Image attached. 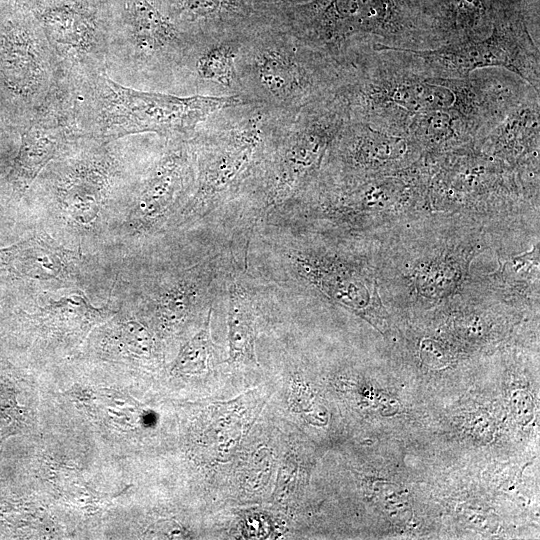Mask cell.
<instances>
[{
	"instance_id": "obj_1",
	"label": "cell",
	"mask_w": 540,
	"mask_h": 540,
	"mask_svg": "<svg viewBox=\"0 0 540 540\" xmlns=\"http://www.w3.org/2000/svg\"><path fill=\"white\" fill-rule=\"evenodd\" d=\"M289 115L250 102L223 108L205 120L192 136L196 181L178 222L200 219L241 193L252 194Z\"/></svg>"
},
{
	"instance_id": "obj_2",
	"label": "cell",
	"mask_w": 540,
	"mask_h": 540,
	"mask_svg": "<svg viewBox=\"0 0 540 540\" xmlns=\"http://www.w3.org/2000/svg\"><path fill=\"white\" fill-rule=\"evenodd\" d=\"M240 96L286 113L334 94L345 67L274 15L248 28L236 60Z\"/></svg>"
},
{
	"instance_id": "obj_3",
	"label": "cell",
	"mask_w": 540,
	"mask_h": 540,
	"mask_svg": "<svg viewBox=\"0 0 540 540\" xmlns=\"http://www.w3.org/2000/svg\"><path fill=\"white\" fill-rule=\"evenodd\" d=\"M84 137L114 142L129 135L155 133L164 139L191 138L213 113L250 103L242 96L175 95L124 86L107 71L75 86Z\"/></svg>"
},
{
	"instance_id": "obj_4",
	"label": "cell",
	"mask_w": 540,
	"mask_h": 540,
	"mask_svg": "<svg viewBox=\"0 0 540 540\" xmlns=\"http://www.w3.org/2000/svg\"><path fill=\"white\" fill-rule=\"evenodd\" d=\"M279 17L301 38L340 64L357 48L374 45L425 49L406 0H308Z\"/></svg>"
},
{
	"instance_id": "obj_5",
	"label": "cell",
	"mask_w": 540,
	"mask_h": 540,
	"mask_svg": "<svg viewBox=\"0 0 540 540\" xmlns=\"http://www.w3.org/2000/svg\"><path fill=\"white\" fill-rule=\"evenodd\" d=\"M348 120V108L337 92L287 117L252 193L257 218H267L317 181L334 139Z\"/></svg>"
},
{
	"instance_id": "obj_6",
	"label": "cell",
	"mask_w": 540,
	"mask_h": 540,
	"mask_svg": "<svg viewBox=\"0 0 540 540\" xmlns=\"http://www.w3.org/2000/svg\"><path fill=\"white\" fill-rule=\"evenodd\" d=\"M61 80L42 26L25 0L0 3V118L23 127Z\"/></svg>"
},
{
	"instance_id": "obj_7",
	"label": "cell",
	"mask_w": 540,
	"mask_h": 540,
	"mask_svg": "<svg viewBox=\"0 0 540 540\" xmlns=\"http://www.w3.org/2000/svg\"><path fill=\"white\" fill-rule=\"evenodd\" d=\"M108 71L129 77L167 78L184 71L197 41L165 11L159 0H121L108 19Z\"/></svg>"
},
{
	"instance_id": "obj_8",
	"label": "cell",
	"mask_w": 540,
	"mask_h": 540,
	"mask_svg": "<svg viewBox=\"0 0 540 540\" xmlns=\"http://www.w3.org/2000/svg\"><path fill=\"white\" fill-rule=\"evenodd\" d=\"M529 13L520 6L503 10L486 37L432 49H406L430 77L467 78L476 70L502 68L540 91L538 44L528 27Z\"/></svg>"
},
{
	"instance_id": "obj_9",
	"label": "cell",
	"mask_w": 540,
	"mask_h": 540,
	"mask_svg": "<svg viewBox=\"0 0 540 540\" xmlns=\"http://www.w3.org/2000/svg\"><path fill=\"white\" fill-rule=\"evenodd\" d=\"M40 22L61 79L108 72L107 16L92 0H25Z\"/></svg>"
},
{
	"instance_id": "obj_10",
	"label": "cell",
	"mask_w": 540,
	"mask_h": 540,
	"mask_svg": "<svg viewBox=\"0 0 540 540\" xmlns=\"http://www.w3.org/2000/svg\"><path fill=\"white\" fill-rule=\"evenodd\" d=\"M21 129L19 150L6 176L12 193L18 198L68 144L84 137L79 124L75 86L60 80Z\"/></svg>"
},
{
	"instance_id": "obj_11",
	"label": "cell",
	"mask_w": 540,
	"mask_h": 540,
	"mask_svg": "<svg viewBox=\"0 0 540 540\" xmlns=\"http://www.w3.org/2000/svg\"><path fill=\"white\" fill-rule=\"evenodd\" d=\"M111 143L78 138L59 153L61 158L56 156L50 170L51 193L81 223L93 220L118 178L119 162Z\"/></svg>"
},
{
	"instance_id": "obj_12",
	"label": "cell",
	"mask_w": 540,
	"mask_h": 540,
	"mask_svg": "<svg viewBox=\"0 0 540 540\" xmlns=\"http://www.w3.org/2000/svg\"><path fill=\"white\" fill-rule=\"evenodd\" d=\"M196 181L192 137L165 139L158 158L147 170L129 211L132 229H159L191 197Z\"/></svg>"
},
{
	"instance_id": "obj_13",
	"label": "cell",
	"mask_w": 540,
	"mask_h": 540,
	"mask_svg": "<svg viewBox=\"0 0 540 540\" xmlns=\"http://www.w3.org/2000/svg\"><path fill=\"white\" fill-rule=\"evenodd\" d=\"M420 150L406 136L349 119L334 139L320 174L335 180L377 177L410 162ZM323 170V169H322Z\"/></svg>"
},
{
	"instance_id": "obj_14",
	"label": "cell",
	"mask_w": 540,
	"mask_h": 540,
	"mask_svg": "<svg viewBox=\"0 0 540 540\" xmlns=\"http://www.w3.org/2000/svg\"><path fill=\"white\" fill-rule=\"evenodd\" d=\"M426 49L480 40L492 30L505 9L521 6V0H406Z\"/></svg>"
},
{
	"instance_id": "obj_15",
	"label": "cell",
	"mask_w": 540,
	"mask_h": 540,
	"mask_svg": "<svg viewBox=\"0 0 540 540\" xmlns=\"http://www.w3.org/2000/svg\"><path fill=\"white\" fill-rule=\"evenodd\" d=\"M512 73L487 71L467 78H440L454 95L451 106L483 137L534 89ZM535 91V90H534Z\"/></svg>"
},
{
	"instance_id": "obj_16",
	"label": "cell",
	"mask_w": 540,
	"mask_h": 540,
	"mask_svg": "<svg viewBox=\"0 0 540 540\" xmlns=\"http://www.w3.org/2000/svg\"><path fill=\"white\" fill-rule=\"evenodd\" d=\"M291 275L343 307L358 313L371 301L369 283L354 265L307 247L288 246L282 251Z\"/></svg>"
},
{
	"instance_id": "obj_17",
	"label": "cell",
	"mask_w": 540,
	"mask_h": 540,
	"mask_svg": "<svg viewBox=\"0 0 540 540\" xmlns=\"http://www.w3.org/2000/svg\"><path fill=\"white\" fill-rule=\"evenodd\" d=\"M172 19L197 42L243 32L273 16L249 0H159Z\"/></svg>"
},
{
	"instance_id": "obj_18",
	"label": "cell",
	"mask_w": 540,
	"mask_h": 540,
	"mask_svg": "<svg viewBox=\"0 0 540 540\" xmlns=\"http://www.w3.org/2000/svg\"><path fill=\"white\" fill-rule=\"evenodd\" d=\"M219 259L220 255L204 258L161 281L151 291L160 320L170 325L183 322L208 301L218 275Z\"/></svg>"
},
{
	"instance_id": "obj_19",
	"label": "cell",
	"mask_w": 540,
	"mask_h": 540,
	"mask_svg": "<svg viewBox=\"0 0 540 540\" xmlns=\"http://www.w3.org/2000/svg\"><path fill=\"white\" fill-rule=\"evenodd\" d=\"M76 252L65 249L45 233L0 249V270L41 281H67L77 269Z\"/></svg>"
},
{
	"instance_id": "obj_20",
	"label": "cell",
	"mask_w": 540,
	"mask_h": 540,
	"mask_svg": "<svg viewBox=\"0 0 540 540\" xmlns=\"http://www.w3.org/2000/svg\"><path fill=\"white\" fill-rule=\"evenodd\" d=\"M539 93L532 91L503 121L479 138L474 147L502 161L538 158Z\"/></svg>"
},
{
	"instance_id": "obj_21",
	"label": "cell",
	"mask_w": 540,
	"mask_h": 540,
	"mask_svg": "<svg viewBox=\"0 0 540 540\" xmlns=\"http://www.w3.org/2000/svg\"><path fill=\"white\" fill-rule=\"evenodd\" d=\"M404 135L420 152L431 155L471 147L477 138L468 122L451 107L412 115Z\"/></svg>"
},
{
	"instance_id": "obj_22",
	"label": "cell",
	"mask_w": 540,
	"mask_h": 540,
	"mask_svg": "<svg viewBox=\"0 0 540 540\" xmlns=\"http://www.w3.org/2000/svg\"><path fill=\"white\" fill-rule=\"evenodd\" d=\"M227 327L228 362L257 365V306L254 291L242 274L233 272L228 278Z\"/></svg>"
},
{
	"instance_id": "obj_23",
	"label": "cell",
	"mask_w": 540,
	"mask_h": 540,
	"mask_svg": "<svg viewBox=\"0 0 540 540\" xmlns=\"http://www.w3.org/2000/svg\"><path fill=\"white\" fill-rule=\"evenodd\" d=\"M245 31L197 42L184 71L189 70L197 82L226 91L227 96H240L236 60Z\"/></svg>"
},
{
	"instance_id": "obj_24",
	"label": "cell",
	"mask_w": 540,
	"mask_h": 540,
	"mask_svg": "<svg viewBox=\"0 0 540 540\" xmlns=\"http://www.w3.org/2000/svg\"><path fill=\"white\" fill-rule=\"evenodd\" d=\"M48 298L39 307L35 318L45 329L56 334H68L84 340L93 326L100 324L108 312L94 307L86 296L70 291Z\"/></svg>"
},
{
	"instance_id": "obj_25",
	"label": "cell",
	"mask_w": 540,
	"mask_h": 540,
	"mask_svg": "<svg viewBox=\"0 0 540 540\" xmlns=\"http://www.w3.org/2000/svg\"><path fill=\"white\" fill-rule=\"evenodd\" d=\"M211 310L202 328L181 348L174 360L171 372L176 375H200L209 368L214 344L210 333Z\"/></svg>"
},
{
	"instance_id": "obj_26",
	"label": "cell",
	"mask_w": 540,
	"mask_h": 540,
	"mask_svg": "<svg viewBox=\"0 0 540 540\" xmlns=\"http://www.w3.org/2000/svg\"><path fill=\"white\" fill-rule=\"evenodd\" d=\"M262 11L277 14L285 8L308 0H249Z\"/></svg>"
},
{
	"instance_id": "obj_27",
	"label": "cell",
	"mask_w": 540,
	"mask_h": 540,
	"mask_svg": "<svg viewBox=\"0 0 540 540\" xmlns=\"http://www.w3.org/2000/svg\"><path fill=\"white\" fill-rule=\"evenodd\" d=\"M156 534L163 538H178L182 535L180 527L175 522H162L155 524Z\"/></svg>"
},
{
	"instance_id": "obj_28",
	"label": "cell",
	"mask_w": 540,
	"mask_h": 540,
	"mask_svg": "<svg viewBox=\"0 0 540 540\" xmlns=\"http://www.w3.org/2000/svg\"><path fill=\"white\" fill-rule=\"evenodd\" d=\"M527 8L539 17V0H521Z\"/></svg>"
},
{
	"instance_id": "obj_29",
	"label": "cell",
	"mask_w": 540,
	"mask_h": 540,
	"mask_svg": "<svg viewBox=\"0 0 540 540\" xmlns=\"http://www.w3.org/2000/svg\"><path fill=\"white\" fill-rule=\"evenodd\" d=\"M8 167V159L5 156L0 155V174Z\"/></svg>"
},
{
	"instance_id": "obj_30",
	"label": "cell",
	"mask_w": 540,
	"mask_h": 540,
	"mask_svg": "<svg viewBox=\"0 0 540 540\" xmlns=\"http://www.w3.org/2000/svg\"><path fill=\"white\" fill-rule=\"evenodd\" d=\"M3 132V128H2V125H1V122H0V133Z\"/></svg>"
},
{
	"instance_id": "obj_31",
	"label": "cell",
	"mask_w": 540,
	"mask_h": 540,
	"mask_svg": "<svg viewBox=\"0 0 540 540\" xmlns=\"http://www.w3.org/2000/svg\"><path fill=\"white\" fill-rule=\"evenodd\" d=\"M3 0H0V3L2 2Z\"/></svg>"
}]
</instances>
